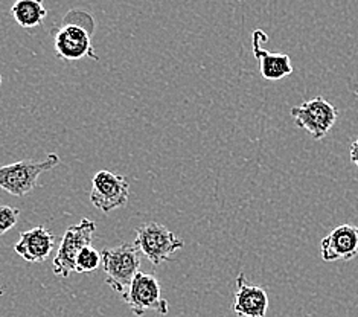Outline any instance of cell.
I'll list each match as a JSON object with an SVG mask.
<instances>
[{"label": "cell", "instance_id": "cell-1", "mask_svg": "<svg viewBox=\"0 0 358 317\" xmlns=\"http://www.w3.org/2000/svg\"><path fill=\"white\" fill-rule=\"evenodd\" d=\"M102 270L106 282L116 293L124 295L129 290L136 273L141 269V251L130 243H122L101 252Z\"/></svg>", "mask_w": 358, "mask_h": 317}, {"label": "cell", "instance_id": "cell-2", "mask_svg": "<svg viewBox=\"0 0 358 317\" xmlns=\"http://www.w3.org/2000/svg\"><path fill=\"white\" fill-rule=\"evenodd\" d=\"M58 154L50 153L41 160H20L11 165L0 167V188L14 197H23L36 190L38 177L59 165Z\"/></svg>", "mask_w": 358, "mask_h": 317}, {"label": "cell", "instance_id": "cell-3", "mask_svg": "<svg viewBox=\"0 0 358 317\" xmlns=\"http://www.w3.org/2000/svg\"><path fill=\"white\" fill-rule=\"evenodd\" d=\"M134 246L141 253L147 256V260L159 267L164 262L171 260V256L183 248V239L178 238L174 232L160 223L151 221L136 229Z\"/></svg>", "mask_w": 358, "mask_h": 317}, {"label": "cell", "instance_id": "cell-4", "mask_svg": "<svg viewBox=\"0 0 358 317\" xmlns=\"http://www.w3.org/2000/svg\"><path fill=\"white\" fill-rule=\"evenodd\" d=\"M96 232V223L83 218L78 225L69 226L62 238V244L54 258V273L59 278H69L75 272L76 256L84 247L92 246Z\"/></svg>", "mask_w": 358, "mask_h": 317}, {"label": "cell", "instance_id": "cell-5", "mask_svg": "<svg viewBox=\"0 0 358 317\" xmlns=\"http://www.w3.org/2000/svg\"><path fill=\"white\" fill-rule=\"evenodd\" d=\"M124 302L130 307L134 316H143L147 311H156L162 316L168 314L169 305L166 299L162 297V287L156 276L138 272L134 275L129 290L121 295Z\"/></svg>", "mask_w": 358, "mask_h": 317}, {"label": "cell", "instance_id": "cell-6", "mask_svg": "<svg viewBox=\"0 0 358 317\" xmlns=\"http://www.w3.org/2000/svg\"><path fill=\"white\" fill-rule=\"evenodd\" d=\"M338 110L329 101L315 97L292 108V118L296 125L308 133L313 139H323L334 127Z\"/></svg>", "mask_w": 358, "mask_h": 317}, {"label": "cell", "instance_id": "cell-7", "mask_svg": "<svg viewBox=\"0 0 358 317\" xmlns=\"http://www.w3.org/2000/svg\"><path fill=\"white\" fill-rule=\"evenodd\" d=\"M129 195L130 183L125 176L115 174L108 169H101L93 176L90 202L104 213L125 206Z\"/></svg>", "mask_w": 358, "mask_h": 317}, {"label": "cell", "instance_id": "cell-8", "mask_svg": "<svg viewBox=\"0 0 358 317\" xmlns=\"http://www.w3.org/2000/svg\"><path fill=\"white\" fill-rule=\"evenodd\" d=\"M92 36L87 28L80 24L64 22L63 27L55 32L54 36V48L55 54L59 59L64 62H78L83 58H92L93 62H98V55L92 45Z\"/></svg>", "mask_w": 358, "mask_h": 317}, {"label": "cell", "instance_id": "cell-9", "mask_svg": "<svg viewBox=\"0 0 358 317\" xmlns=\"http://www.w3.org/2000/svg\"><path fill=\"white\" fill-rule=\"evenodd\" d=\"M322 260L327 262L351 261L358 255V226L340 225L322 238Z\"/></svg>", "mask_w": 358, "mask_h": 317}, {"label": "cell", "instance_id": "cell-10", "mask_svg": "<svg viewBox=\"0 0 358 317\" xmlns=\"http://www.w3.org/2000/svg\"><path fill=\"white\" fill-rule=\"evenodd\" d=\"M267 41V34L262 29L253 32L252 46L253 55L259 63V72L264 80L268 81H279L293 73L292 58L287 54L280 52H268L262 48V43Z\"/></svg>", "mask_w": 358, "mask_h": 317}, {"label": "cell", "instance_id": "cell-11", "mask_svg": "<svg viewBox=\"0 0 358 317\" xmlns=\"http://www.w3.org/2000/svg\"><path fill=\"white\" fill-rule=\"evenodd\" d=\"M245 275L236 276V290L234 297V311L240 317H266L268 311V295L262 287L245 282Z\"/></svg>", "mask_w": 358, "mask_h": 317}, {"label": "cell", "instance_id": "cell-12", "mask_svg": "<svg viewBox=\"0 0 358 317\" xmlns=\"http://www.w3.org/2000/svg\"><path fill=\"white\" fill-rule=\"evenodd\" d=\"M54 246L55 235L45 226H37L20 234L19 241L14 244V252L28 262H45Z\"/></svg>", "mask_w": 358, "mask_h": 317}, {"label": "cell", "instance_id": "cell-13", "mask_svg": "<svg viewBox=\"0 0 358 317\" xmlns=\"http://www.w3.org/2000/svg\"><path fill=\"white\" fill-rule=\"evenodd\" d=\"M13 19L22 28H37L48 15L43 0H15L11 6Z\"/></svg>", "mask_w": 358, "mask_h": 317}, {"label": "cell", "instance_id": "cell-14", "mask_svg": "<svg viewBox=\"0 0 358 317\" xmlns=\"http://www.w3.org/2000/svg\"><path fill=\"white\" fill-rule=\"evenodd\" d=\"M101 264V253L93 248V246L84 247L80 252V255L76 256L75 261V272L76 273H90L95 272Z\"/></svg>", "mask_w": 358, "mask_h": 317}, {"label": "cell", "instance_id": "cell-15", "mask_svg": "<svg viewBox=\"0 0 358 317\" xmlns=\"http://www.w3.org/2000/svg\"><path fill=\"white\" fill-rule=\"evenodd\" d=\"M20 218V211L13 206H0V237L5 235L8 230H11Z\"/></svg>", "mask_w": 358, "mask_h": 317}, {"label": "cell", "instance_id": "cell-16", "mask_svg": "<svg viewBox=\"0 0 358 317\" xmlns=\"http://www.w3.org/2000/svg\"><path fill=\"white\" fill-rule=\"evenodd\" d=\"M64 22L80 24V27L87 28L90 32L95 31V20H93V17L86 11H80V10L69 11L64 17Z\"/></svg>", "mask_w": 358, "mask_h": 317}, {"label": "cell", "instance_id": "cell-17", "mask_svg": "<svg viewBox=\"0 0 358 317\" xmlns=\"http://www.w3.org/2000/svg\"><path fill=\"white\" fill-rule=\"evenodd\" d=\"M349 156H351V162L358 168V138L352 142L351 150H349Z\"/></svg>", "mask_w": 358, "mask_h": 317}, {"label": "cell", "instance_id": "cell-18", "mask_svg": "<svg viewBox=\"0 0 358 317\" xmlns=\"http://www.w3.org/2000/svg\"><path fill=\"white\" fill-rule=\"evenodd\" d=\"M0 85H2V73H0Z\"/></svg>", "mask_w": 358, "mask_h": 317}, {"label": "cell", "instance_id": "cell-19", "mask_svg": "<svg viewBox=\"0 0 358 317\" xmlns=\"http://www.w3.org/2000/svg\"><path fill=\"white\" fill-rule=\"evenodd\" d=\"M0 295H3V290H2V287H0Z\"/></svg>", "mask_w": 358, "mask_h": 317}]
</instances>
